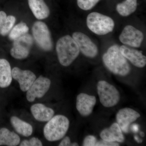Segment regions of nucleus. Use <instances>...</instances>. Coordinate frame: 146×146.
<instances>
[{"label":"nucleus","instance_id":"nucleus-1","mask_svg":"<svg viewBox=\"0 0 146 146\" xmlns=\"http://www.w3.org/2000/svg\"><path fill=\"white\" fill-rule=\"evenodd\" d=\"M102 60L106 67L115 75L125 76L130 72V65L118 45L110 47L103 56Z\"/></svg>","mask_w":146,"mask_h":146},{"label":"nucleus","instance_id":"nucleus-2","mask_svg":"<svg viewBox=\"0 0 146 146\" xmlns=\"http://www.w3.org/2000/svg\"><path fill=\"white\" fill-rule=\"evenodd\" d=\"M56 51L59 63L63 66L68 67L77 58L80 51L72 37L67 35L58 41Z\"/></svg>","mask_w":146,"mask_h":146},{"label":"nucleus","instance_id":"nucleus-3","mask_svg":"<svg viewBox=\"0 0 146 146\" xmlns=\"http://www.w3.org/2000/svg\"><path fill=\"white\" fill-rule=\"evenodd\" d=\"M70 121L63 115H56L48 121L44 128L45 138L50 142L59 141L66 135L70 127Z\"/></svg>","mask_w":146,"mask_h":146},{"label":"nucleus","instance_id":"nucleus-4","mask_svg":"<svg viewBox=\"0 0 146 146\" xmlns=\"http://www.w3.org/2000/svg\"><path fill=\"white\" fill-rule=\"evenodd\" d=\"M86 25L91 31L100 35L111 32L115 26V22L110 17L96 12H92L88 15Z\"/></svg>","mask_w":146,"mask_h":146},{"label":"nucleus","instance_id":"nucleus-5","mask_svg":"<svg viewBox=\"0 0 146 146\" xmlns=\"http://www.w3.org/2000/svg\"><path fill=\"white\" fill-rule=\"evenodd\" d=\"M97 91L101 104L104 107H114L120 100V94L113 85L104 80H100L97 84Z\"/></svg>","mask_w":146,"mask_h":146},{"label":"nucleus","instance_id":"nucleus-6","mask_svg":"<svg viewBox=\"0 0 146 146\" xmlns=\"http://www.w3.org/2000/svg\"><path fill=\"white\" fill-rule=\"evenodd\" d=\"M32 33L36 44L42 50L49 51L52 50L53 44L48 27L42 21H36L32 27Z\"/></svg>","mask_w":146,"mask_h":146},{"label":"nucleus","instance_id":"nucleus-7","mask_svg":"<svg viewBox=\"0 0 146 146\" xmlns=\"http://www.w3.org/2000/svg\"><path fill=\"white\" fill-rule=\"evenodd\" d=\"M33 44V38L26 34L14 40L13 47L10 50L11 56L17 59H23L28 57Z\"/></svg>","mask_w":146,"mask_h":146},{"label":"nucleus","instance_id":"nucleus-8","mask_svg":"<svg viewBox=\"0 0 146 146\" xmlns=\"http://www.w3.org/2000/svg\"><path fill=\"white\" fill-rule=\"evenodd\" d=\"M51 81L49 79L40 76L36 79L27 91V99L29 102H34L36 98H41L49 89Z\"/></svg>","mask_w":146,"mask_h":146},{"label":"nucleus","instance_id":"nucleus-9","mask_svg":"<svg viewBox=\"0 0 146 146\" xmlns=\"http://www.w3.org/2000/svg\"><path fill=\"white\" fill-rule=\"evenodd\" d=\"M72 38L78 46L80 51L86 57L94 58L98 52L96 45L89 36L84 33L76 32L72 34Z\"/></svg>","mask_w":146,"mask_h":146},{"label":"nucleus","instance_id":"nucleus-10","mask_svg":"<svg viewBox=\"0 0 146 146\" xmlns=\"http://www.w3.org/2000/svg\"><path fill=\"white\" fill-rule=\"evenodd\" d=\"M120 42L125 46L139 48L144 39L143 33L132 26L125 27L119 36Z\"/></svg>","mask_w":146,"mask_h":146},{"label":"nucleus","instance_id":"nucleus-11","mask_svg":"<svg viewBox=\"0 0 146 146\" xmlns=\"http://www.w3.org/2000/svg\"><path fill=\"white\" fill-rule=\"evenodd\" d=\"M140 113L132 108H125L119 110L116 115V120L123 132L127 133L131 123L140 117Z\"/></svg>","mask_w":146,"mask_h":146},{"label":"nucleus","instance_id":"nucleus-12","mask_svg":"<svg viewBox=\"0 0 146 146\" xmlns=\"http://www.w3.org/2000/svg\"><path fill=\"white\" fill-rule=\"evenodd\" d=\"M12 78L16 80L20 85V89L27 92L36 79V76L31 71L23 70L18 67L11 70Z\"/></svg>","mask_w":146,"mask_h":146},{"label":"nucleus","instance_id":"nucleus-13","mask_svg":"<svg viewBox=\"0 0 146 146\" xmlns=\"http://www.w3.org/2000/svg\"><path fill=\"white\" fill-rule=\"evenodd\" d=\"M96 102L95 96L81 93L77 97L76 108L80 115L86 117L92 113Z\"/></svg>","mask_w":146,"mask_h":146},{"label":"nucleus","instance_id":"nucleus-14","mask_svg":"<svg viewBox=\"0 0 146 146\" xmlns=\"http://www.w3.org/2000/svg\"><path fill=\"white\" fill-rule=\"evenodd\" d=\"M120 51L125 57L132 64L138 68H143L146 65V57L142 51L125 45L119 47Z\"/></svg>","mask_w":146,"mask_h":146},{"label":"nucleus","instance_id":"nucleus-15","mask_svg":"<svg viewBox=\"0 0 146 146\" xmlns=\"http://www.w3.org/2000/svg\"><path fill=\"white\" fill-rule=\"evenodd\" d=\"M100 136L102 140L108 142L122 143L125 141L122 131L117 123H113L109 127L104 129Z\"/></svg>","mask_w":146,"mask_h":146},{"label":"nucleus","instance_id":"nucleus-16","mask_svg":"<svg viewBox=\"0 0 146 146\" xmlns=\"http://www.w3.org/2000/svg\"><path fill=\"white\" fill-rule=\"evenodd\" d=\"M31 111L35 119L41 122L48 121L54 115L53 110L41 103L35 104L32 106Z\"/></svg>","mask_w":146,"mask_h":146},{"label":"nucleus","instance_id":"nucleus-17","mask_svg":"<svg viewBox=\"0 0 146 146\" xmlns=\"http://www.w3.org/2000/svg\"><path fill=\"white\" fill-rule=\"evenodd\" d=\"M29 6L35 16L38 20L48 18L50 10L44 0H28Z\"/></svg>","mask_w":146,"mask_h":146},{"label":"nucleus","instance_id":"nucleus-18","mask_svg":"<svg viewBox=\"0 0 146 146\" xmlns=\"http://www.w3.org/2000/svg\"><path fill=\"white\" fill-rule=\"evenodd\" d=\"M12 80L11 67L9 62L5 59L0 58V87H8Z\"/></svg>","mask_w":146,"mask_h":146},{"label":"nucleus","instance_id":"nucleus-19","mask_svg":"<svg viewBox=\"0 0 146 146\" xmlns=\"http://www.w3.org/2000/svg\"><path fill=\"white\" fill-rule=\"evenodd\" d=\"M21 141L20 137L15 132L6 128L0 129V146H16Z\"/></svg>","mask_w":146,"mask_h":146},{"label":"nucleus","instance_id":"nucleus-20","mask_svg":"<svg viewBox=\"0 0 146 146\" xmlns=\"http://www.w3.org/2000/svg\"><path fill=\"white\" fill-rule=\"evenodd\" d=\"M10 122L15 130L23 136L28 137L33 133V128L31 125L16 116H12L11 117Z\"/></svg>","mask_w":146,"mask_h":146},{"label":"nucleus","instance_id":"nucleus-21","mask_svg":"<svg viewBox=\"0 0 146 146\" xmlns=\"http://www.w3.org/2000/svg\"><path fill=\"white\" fill-rule=\"evenodd\" d=\"M137 5V0H125L118 4L116 9L120 15L126 17L135 12Z\"/></svg>","mask_w":146,"mask_h":146},{"label":"nucleus","instance_id":"nucleus-22","mask_svg":"<svg viewBox=\"0 0 146 146\" xmlns=\"http://www.w3.org/2000/svg\"><path fill=\"white\" fill-rule=\"evenodd\" d=\"M29 30L28 27L26 24L22 22L12 29L9 32V37L10 40L14 41L24 35L27 34Z\"/></svg>","mask_w":146,"mask_h":146},{"label":"nucleus","instance_id":"nucleus-23","mask_svg":"<svg viewBox=\"0 0 146 146\" xmlns=\"http://www.w3.org/2000/svg\"><path fill=\"white\" fill-rule=\"evenodd\" d=\"M15 17L13 16H9L7 17L4 27L1 32V35L3 36H6L9 34L13 28V25L16 22Z\"/></svg>","mask_w":146,"mask_h":146},{"label":"nucleus","instance_id":"nucleus-24","mask_svg":"<svg viewBox=\"0 0 146 146\" xmlns=\"http://www.w3.org/2000/svg\"><path fill=\"white\" fill-rule=\"evenodd\" d=\"M100 0H77L79 7L82 10L87 11L93 8Z\"/></svg>","mask_w":146,"mask_h":146},{"label":"nucleus","instance_id":"nucleus-25","mask_svg":"<svg viewBox=\"0 0 146 146\" xmlns=\"http://www.w3.org/2000/svg\"><path fill=\"white\" fill-rule=\"evenodd\" d=\"M21 146H42V142L38 138L33 137L29 140H24L20 145Z\"/></svg>","mask_w":146,"mask_h":146},{"label":"nucleus","instance_id":"nucleus-26","mask_svg":"<svg viewBox=\"0 0 146 146\" xmlns=\"http://www.w3.org/2000/svg\"><path fill=\"white\" fill-rule=\"evenodd\" d=\"M96 138L93 135L86 136L83 142L82 145L84 146H96L97 142Z\"/></svg>","mask_w":146,"mask_h":146},{"label":"nucleus","instance_id":"nucleus-27","mask_svg":"<svg viewBox=\"0 0 146 146\" xmlns=\"http://www.w3.org/2000/svg\"><path fill=\"white\" fill-rule=\"evenodd\" d=\"M119 145L117 142H110L102 140L97 142L96 146H118Z\"/></svg>","mask_w":146,"mask_h":146},{"label":"nucleus","instance_id":"nucleus-28","mask_svg":"<svg viewBox=\"0 0 146 146\" xmlns=\"http://www.w3.org/2000/svg\"><path fill=\"white\" fill-rule=\"evenodd\" d=\"M7 17V16L5 12L3 11H0V34L4 27Z\"/></svg>","mask_w":146,"mask_h":146},{"label":"nucleus","instance_id":"nucleus-29","mask_svg":"<svg viewBox=\"0 0 146 146\" xmlns=\"http://www.w3.org/2000/svg\"><path fill=\"white\" fill-rule=\"evenodd\" d=\"M70 138L68 136H66L63 138L60 142L58 146H69L71 145Z\"/></svg>","mask_w":146,"mask_h":146},{"label":"nucleus","instance_id":"nucleus-30","mask_svg":"<svg viewBox=\"0 0 146 146\" xmlns=\"http://www.w3.org/2000/svg\"><path fill=\"white\" fill-rule=\"evenodd\" d=\"M131 129L133 132H137L139 130V125L136 124H133L131 126Z\"/></svg>","mask_w":146,"mask_h":146},{"label":"nucleus","instance_id":"nucleus-31","mask_svg":"<svg viewBox=\"0 0 146 146\" xmlns=\"http://www.w3.org/2000/svg\"><path fill=\"white\" fill-rule=\"evenodd\" d=\"M134 139H135L137 142H138V143H141V142H142V141H141V140H140V139H139V138L138 137V136H134Z\"/></svg>","mask_w":146,"mask_h":146},{"label":"nucleus","instance_id":"nucleus-32","mask_svg":"<svg viewBox=\"0 0 146 146\" xmlns=\"http://www.w3.org/2000/svg\"><path fill=\"white\" fill-rule=\"evenodd\" d=\"M72 146H78V144L77 143H73L71 144V145Z\"/></svg>","mask_w":146,"mask_h":146},{"label":"nucleus","instance_id":"nucleus-33","mask_svg":"<svg viewBox=\"0 0 146 146\" xmlns=\"http://www.w3.org/2000/svg\"><path fill=\"white\" fill-rule=\"evenodd\" d=\"M141 136H144V133H143V132H141Z\"/></svg>","mask_w":146,"mask_h":146}]
</instances>
